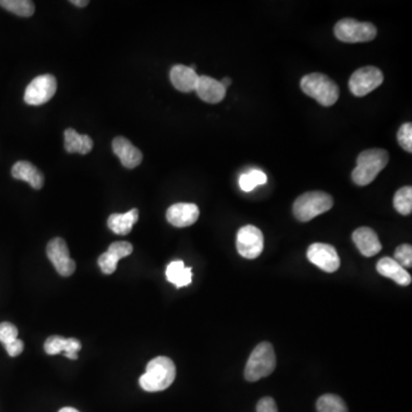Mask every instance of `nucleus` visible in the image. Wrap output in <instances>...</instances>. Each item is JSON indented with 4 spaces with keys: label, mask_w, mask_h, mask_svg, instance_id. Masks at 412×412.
<instances>
[{
    "label": "nucleus",
    "mask_w": 412,
    "mask_h": 412,
    "mask_svg": "<svg viewBox=\"0 0 412 412\" xmlns=\"http://www.w3.org/2000/svg\"><path fill=\"white\" fill-rule=\"evenodd\" d=\"M176 376L173 361L166 356H158L148 363L138 383L145 392H162L173 384Z\"/></svg>",
    "instance_id": "obj_1"
},
{
    "label": "nucleus",
    "mask_w": 412,
    "mask_h": 412,
    "mask_svg": "<svg viewBox=\"0 0 412 412\" xmlns=\"http://www.w3.org/2000/svg\"><path fill=\"white\" fill-rule=\"evenodd\" d=\"M390 161V155L385 149H368L359 155L352 179L357 186H368L384 170Z\"/></svg>",
    "instance_id": "obj_2"
},
{
    "label": "nucleus",
    "mask_w": 412,
    "mask_h": 412,
    "mask_svg": "<svg viewBox=\"0 0 412 412\" xmlns=\"http://www.w3.org/2000/svg\"><path fill=\"white\" fill-rule=\"evenodd\" d=\"M300 87L305 94L318 101L325 107H331L339 99L340 90L337 84L325 73H309L302 77Z\"/></svg>",
    "instance_id": "obj_3"
},
{
    "label": "nucleus",
    "mask_w": 412,
    "mask_h": 412,
    "mask_svg": "<svg viewBox=\"0 0 412 412\" xmlns=\"http://www.w3.org/2000/svg\"><path fill=\"white\" fill-rule=\"evenodd\" d=\"M276 368V355L271 343H262L255 347L246 363L244 376L248 381H258L268 377Z\"/></svg>",
    "instance_id": "obj_4"
},
{
    "label": "nucleus",
    "mask_w": 412,
    "mask_h": 412,
    "mask_svg": "<svg viewBox=\"0 0 412 412\" xmlns=\"http://www.w3.org/2000/svg\"><path fill=\"white\" fill-rule=\"evenodd\" d=\"M334 199L325 192H308L302 194L293 204V214L301 222H307L320 214L331 210Z\"/></svg>",
    "instance_id": "obj_5"
},
{
    "label": "nucleus",
    "mask_w": 412,
    "mask_h": 412,
    "mask_svg": "<svg viewBox=\"0 0 412 412\" xmlns=\"http://www.w3.org/2000/svg\"><path fill=\"white\" fill-rule=\"evenodd\" d=\"M334 35L343 43H367L375 39L377 28L372 23L343 19L334 27Z\"/></svg>",
    "instance_id": "obj_6"
},
{
    "label": "nucleus",
    "mask_w": 412,
    "mask_h": 412,
    "mask_svg": "<svg viewBox=\"0 0 412 412\" xmlns=\"http://www.w3.org/2000/svg\"><path fill=\"white\" fill-rule=\"evenodd\" d=\"M383 82H384V75L381 69L369 66L356 70L355 73L350 76L348 85L353 94L361 98L375 91L376 88L383 84Z\"/></svg>",
    "instance_id": "obj_7"
},
{
    "label": "nucleus",
    "mask_w": 412,
    "mask_h": 412,
    "mask_svg": "<svg viewBox=\"0 0 412 412\" xmlns=\"http://www.w3.org/2000/svg\"><path fill=\"white\" fill-rule=\"evenodd\" d=\"M57 83L53 75H41L36 77L25 88L24 102L29 106H41L48 104L57 93Z\"/></svg>",
    "instance_id": "obj_8"
},
{
    "label": "nucleus",
    "mask_w": 412,
    "mask_h": 412,
    "mask_svg": "<svg viewBox=\"0 0 412 412\" xmlns=\"http://www.w3.org/2000/svg\"><path fill=\"white\" fill-rule=\"evenodd\" d=\"M236 248L243 258H258L264 250V234L252 225L242 227L237 233Z\"/></svg>",
    "instance_id": "obj_9"
},
{
    "label": "nucleus",
    "mask_w": 412,
    "mask_h": 412,
    "mask_svg": "<svg viewBox=\"0 0 412 412\" xmlns=\"http://www.w3.org/2000/svg\"><path fill=\"white\" fill-rule=\"evenodd\" d=\"M46 255L61 276L69 277L75 273L76 262L70 257L69 249L64 239L60 237L50 239L46 248Z\"/></svg>",
    "instance_id": "obj_10"
},
{
    "label": "nucleus",
    "mask_w": 412,
    "mask_h": 412,
    "mask_svg": "<svg viewBox=\"0 0 412 412\" xmlns=\"http://www.w3.org/2000/svg\"><path fill=\"white\" fill-rule=\"evenodd\" d=\"M309 262L327 273H334L340 267V258L334 246L325 243H314L307 251Z\"/></svg>",
    "instance_id": "obj_11"
},
{
    "label": "nucleus",
    "mask_w": 412,
    "mask_h": 412,
    "mask_svg": "<svg viewBox=\"0 0 412 412\" xmlns=\"http://www.w3.org/2000/svg\"><path fill=\"white\" fill-rule=\"evenodd\" d=\"M133 252V246L129 242H115L108 248L107 251L99 257L98 264L101 271L111 275L116 271L117 264L120 259L129 257Z\"/></svg>",
    "instance_id": "obj_12"
},
{
    "label": "nucleus",
    "mask_w": 412,
    "mask_h": 412,
    "mask_svg": "<svg viewBox=\"0 0 412 412\" xmlns=\"http://www.w3.org/2000/svg\"><path fill=\"white\" fill-rule=\"evenodd\" d=\"M199 218V206L192 203H178L170 206L166 212L167 221L178 228L192 226Z\"/></svg>",
    "instance_id": "obj_13"
},
{
    "label": "nucleus",
    "mask_w": 412,
    "mask_h": 412,
    "mask_svg": "<svg viewBox=\"0 0 412 412\" xmlns=\"http://www.w3.org/2000/svg\"><path fill=\"white\" fill-rule=\"evenodd\" d=\"M113 150L117 157L120 158L122 165L126 169H134L138 166L143 158L140 149L136 148V145H132V142L124 136H117L113 138Z\"/></svg>",
    "instance_id": "obj_14"
},
{
    "label": "nucleus",
    "mask_w": 412,
    "mask_h": 412,
    "mask_svg": "<svg viewBox=\"0 0 412 412\" xmlns=\"http://www.w3.org/2000/svg\"><path fill=\"white\" fill-rule=\"evenodd\" d=\"M44 350L48 355H57L60 353H64L68 359L77 360L79 350H82V343L76 338L52 336L45 341Z\"/></svg>",
    "instance_id": "obj_15"
},
{
    "label": "nucleus",
    "mask_w": 412,
    "mask_h": 412,
    "mask_svg": "<svg viewBox=\"0 0 412 412\" xmlns=\"http://www.w3.org/2000/svg\"><path fill=\"white\" fill-rule=\"evenodd\" d=\"M353 241L356 248L364 257H374L383 249L381 241L375 230L369 227H361L353 233Z\"/></svg>",
    "instance_id": "obj_16"
},
{
    "label": "nucleus",
    "mask_w": 412,
    "mask_h": 412,
    "mask_svg": "<svg viewBox=\"0 0 412 412\" xmlns=\"http://www.w3.org/2000/svg\"><path fill=\"white\" fill-rule=\"evenodd\" d=\"M195 91L201 100L208 104H215L224 100L227 90L217 79L208 76H199Z\"/></svg>",
    "instance_id": "obj_17"
},
{
    "label": "nucleus",
    "mask_w": 412,
    "mask_h": 412,
    "mask_svg": "<svg viewBox=\"0 0 412 412\" xmlns=\"http://www.w3.org/2000/svg\"><path fill=\"white\" fill-rule=\"evenodd\" d=\"M170 78L178 91L189 93L195 91L199 76L190 66L176 64L171 69Z\"/></svg>",
    "instance_id": "obj_18"
},
{
    "label": "nucleus",
    "mask_w": 412,
    "mask_h": 412,
    "mask_svg": "<svg viewBox=\"0 0 412 412\" xmlns=\"http://www.w3.org/2000/svg\"><path fill=\"white\" fill-rule=\"evenodd\" d=\"M12 176L14 179L28 183L32 188L37 190L44 186V174L30 162L20 161L14 164V166L12 167Z\"/></svg>",
    "instance_id": "obj_19"
},
{
    "label": "nucleus",
    "mask_w": 412,
    "mask_h": 412,
    "mask_svg": "<svg viewBox=\"0 0 412 412\" xmlns=\"http://www.w3.org/2000/svg\"><path fill=\"white\" fill-rule=\"evenodd\" d=\"M377 271L379 274L388 277L402 287H408L411 284V275L401 264H397L394 259L388 258V257H385L378 262Z\"/></svg>",
    "instance_id": "obj_20"
},
{
    "label": "nucleus",
    "mask_w": 412,
    "mask_h": 412,
    "mask_svg": "<svg viewBox=\"0 0 412 412\" xmlns=\"http://www.w3.org/2000/svg\"><path fill=\"white\" fill-rule=\"evenodd\" d=\"M93 145L94 143L90 136H82L73 129H66L64 131V148L69 154L78 152L87 155L93 149Z\"/></svg>",
    "instance_id": "obj_21"
},
{
    "label": "nucleus",
    "mask_w": 412,
    "mask_h": 412,
    "mask_svg": "<svg viewBox=\"0 0 412 412\" xmlns=\"http://www.w3.org/2000/svg\"><path fill=\"white\" fill-rule=\"evenodd\" d=\"M138 220V208H132L126 213H113L108 219L109 229L117 235H127Z\"/></svg>",
    "instance_id": "obj_22"
},
{
    "label": "nucleus",
    "mask_w": 412,
    "mask_h": 412,
    "mask_svg": "<svg viewBox=\"0 0 412 412\" xmlns=\"http://www.w3.org/2000/svg\"><path fill=\"white\" fill-rule=\"evenodd\" d=\"M166 277L176 287H187L192 283V268L186 267L181 260H176L167 266Z\"/></svg>",
    "instance_id": "obj_23"
},
{
    "label": "nucleus",
    "mask_w": 412,
    "mask_h": 412,
    "mask_svg": "<svg viewBox=\"0 0 412 412\" xmlns=\"http://www.w3.org/2000/svg\"><path fill=\"white\" fill-rule=\"evenodd\" d=\"M0 6L22 17H30L35 13V3L30 0H0Z\"/></svg>",
    "instance_id": "obj_24"
},
{
    "label": "nucleus",
    "mask_w": 412,
    "mask_h": 412,
    "mask_svg": "<svg viewBox=\"0 0 412 412\" xmlns=\"http://www.w3.org/2000/svg\"><path fill=\"white\" fill-rule=\"evenodd\" d=\"M316 408L318 412H348L346 403L334 394H325L320 397Z\"/></svg>",
    "instance_id": "obj_25"
},
{
    "label": "nucleus",
    "mask_w": 412,
    "mask_h": 412,
    "mask_svg": "<svg viewBox=\"0 0 412 412\" xmlns=\"http://www.w3.org/2000/svg\"><path fill=\"white\" fill-rule=\"evenodd\" d=\"M394 208L402 215H409L412 212V188L403 187L395 192L393 199Z\"/></svg>",
    "instance_id": "obj_26"
},
{
    "label": "nucleus",
    "mask_w": 412,
    "mask_h": 412,
    "mask_svg": "<svg viewBox=\"0 0 412 412\" xmlns=\"http://www.w3.org/2000/svg\"><path fill=\"white\" fill-rule=\"evenodd\" d=\"M267 183V176L259 170L250 171L249 173L242 174L239 178V187L243 192H252L253 189L260 185Z\"/></svg>",
    "instance_id": "obj_27"
},
{
    "label": "nucleus",
    "mask_w": 412,
    "mask_h": 412,
    "mask_svg": "<svg viewBox=\"0 0 412 412\" xmlns=\"http://www.w3.org/2000/svg\"><path fill=\"white\" fill-rule=\"evenodd\" d=\"M394 260L401 264L404 269L412 267V246L409 244H402L395 250Z\"/></svg>",
    "instance_id": "obj_28"
},
{
    "label": "nucleus",
    "mask_w": 412,
    "mask_h": 412,
    "mask_svg": "<svg viewBox=\"0 0 412 412\" xmlns=\"http://www.w3.org/2000/svg\"><path fill=\"white\" fill-rule=\"evenodd\" d=\"M397 141L404 150L412 152V125L411 123L403 124L397 132Z\"/></svg>",
    "instance_id": "obj_29"
},
{
    "label": "nucleus",
    "mask_w": 412,
    "mask_h": 412,
    "mask_svg": "<svg viewBox=\"0 0 412 412\" xmlns=\"http://www.w3.org/2000/svg\"><path fill=\"white\" fill-rule=\"evenodd\" d=\"M17 336H19V330L15 325H12L10 322L0 323V343L3 345H6L13 340L17 339Z\"/></svg>",
    "instance_id": "obj_30"
},
{
    "label": "nucleus",
    "mask_w": 412,
    "mask_h": 412,
    "mask_svg": "<svg viewBox=\"0 0 412 412\" xmlns=\"http://www.w3.org/2000/svg\"><path fill=\"white\" fill-rule=\"evenodd\" d=\"M3 347H5V350L8 353L10 357H16L24 350V343H23L22 340L17 338V339L13 340L10 343L3 345Z\"/></svg>",
    "instance_id": "obj_31"
},
{
    "label": "nucleus",
    "mask_w": 412,
    "mask_h": 412,
    "mask_svg": "<svg viewBox=\"0 0 412 412\" xmlns=\"http://www.w3.org/2000/svg\"><path fill=\"white\" fill-rule=\"evenodd\" d=\"M257 412H278L277 411L276 403L271 397H264L259 401L257 406Z\"/></svg>",
    "instance_id": "obj_32"
},
{
    "label": "nucleus",
    "mask_w": 412,
    "mask_h": 412,
    "mask_svg": "<svg viewBox=\"0 0 412 412\" xmlns=\"http://www.w3.org/2000/svg\"><path fill=\"white\" fill-rule=\"evenodd\" d=\"M70 3L77 7H85L87 6L90 1H88V0H71Z\"/></svg>",
    "instance_id": "obj_33"
},
{
    "label": "nucleus",
    "mask_w": 412,
    "mask_h": 412,
    "mask_svg": "<svg viewBox=\"0 0 412 412\" xmlns=\"http://www.w3.org/2000/svg\"><path fill=\"white\" fill-rule=\"evenodd\" d=\"M219 82H220L221 85L224 86L226 90L229 87V86L232 85V83H233L229 77H225V78L221 79Z\"/></svg>",
    "instance_id": "obj_34"
},
{
    "label": "nucleus",
    "mask_w": 412,
    "mask_h": 412,
    "mask_svg": "<svg viewBox=\"0 0 412 412\" xmlns=\"http://www.w3.org/2000/svg\"><path fill=\"white\" fill-rule=\"evenodd\" d=\"M59 412H79L78 410L73 409V408H70V406H66V408H63Z\"/></svg>",
    "instance_id": "obj_35"
}]
</instances>
